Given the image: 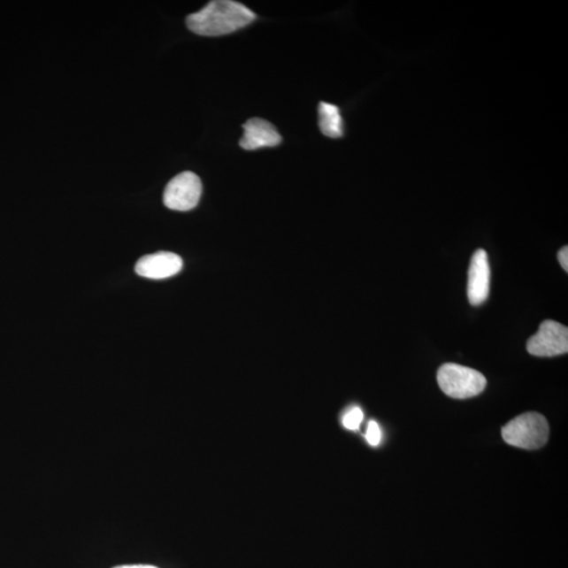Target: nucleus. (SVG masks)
I'll return each instance as SVG.
<instances>
[{
  "mask_svg": "<svg viewBox=\"0 0 568 568\" xmlns=\"http://www.w3.org/2000/svg\"><path fill=\"white\" fill-rule=\"evenodd\" d=\"M364 411L359 408H354L348 411L343 417V426L349 431H357L361 422L364 421Z\"/></svg>",
  "mask_w": 568,
  "mask_h": 568,
  "instance_id": "nucleus-10",
  "label": "nucleus"
},
{
  "mask_svg": "<svg viewBox=\"0 0 568 568\" xmlns=\"http://www.w3.org/2000/svg\"><path fill=\"white\" fill-rule=\"evenodd\" d=\"M527 352L537 357H554L568 352V328L554 320H545L528 339Z\"/></svg>",
  "mask_w": 568,
  "mask_h": 568,
  "instance_id": "nucleus-5",
  "label": "nucleus"
},
{
  "mask_svg": "<svg viewBox=\"0 0 568 568\" xmlns=\"http://www.w3.org/2000/svg\"><path fill=\"white\" fill-rule=\"evenodd\" d=\"M549 426L543 415L530 411L510 420L503 428V437L511 447L538 449L549 441Z\"/></svg>",
  "mask_w": 568,
  "mask_h": 568,
  "instance_id": "nucleus-2",
  "label": "nucleus"
},
{
  "mask_svg": "<svg viewBox=\"0 0 568 568\" xmlns=\"http://www.w3.org/2000/svg\"><path fill=\"white\" fill-rule=\"evenodd\" d=\"M203 194V183L193 172H183L165 187L164 203L166 208L187 211L193 210Z\"/></svg>",
  "mask_w": 568,
  "mask_h": 568,
  "instance_id": "nucleus-4",
  "label": "nucleus"
},
{
  "mask_svg": "<svg viewBox=\"0 0 568 568\" xmlns=\"http://www.w3.org/2000/svg\"><path fill=\"white\" fill-rule=\"evenodd\" d=\"M114 568H158V567H156L153 565L138 564V565H121Z\"/></svg>",
  "mask_w": 568,
  "mask_h": 568,
  "instance_id": "nucleus-13",
  "label": "nucleus"
},
{
  "mask_svg": "<svg viewBox=\"0 0 568 568\" xmlns=\"http://www.w3.org/2000/svg\"><path fill=\"white\" fill-rule=\"evenodd\" d=\"M243 136L241 147L248 151L263 148H274L280 144L282 138L271 122L261 119H252L243 125Z\"/></svg>",
  "mask_w": 568,
  "mask_h": 568,
  "instance_id": "nucleus-8",
  "label": "nucleus"
},
{
  "mask_svg": "<svg viewBox=\"0 0 568 568\" xmlns=\"http://www.w3.org/2000/svg\"><path fill=\"white\" fill-rule=\"evenodd\" d=\"M365 438L367 442H369L372 447H377L381 441L382 434L380 426H378L376 421H371L369 426H367Z\"/></svg>",
  "mask_w": 568,
  "mask_h": 568,
  "instance_id": "nucleus-11",
  "label": "nucleus"
},
{
  "mask_svg": "<svg viewBox=\"0 0 568 568\" xmlns=\"http://www.w3.org/2000/svg\"><path fill=\"white\" fill-rule=\"evenodd\" d=\"M440 388L448 396L467 399L477 396L487 388V378L480 372L456 364H445L437 372Z\"/></svg>",
  "mask_w": 568,
  "mask_h": 568,
  "instance_id": "nucleus-3",
  "label": "nucleus"
},
{
  "mask_svg": "<svg viewBox=\"0 0 568 568\" xmlns=\"http://www.w3.org/2000/svg\"><path fill=\"white\" fill-rule=\"evenodd\" d=\"M491 269L486 250L479 249L473 253L467 282V297L472 305H480L488 297Z\"/></svg>",
  "mask_w": 568,
  "mask_h": 568,
  "instance_id": "nucleus-6",
  "label": "nucleus"
},
{
  "mask_svg": "<svg viewBox=\"0 0 568 568\" xmlns=\"http://www.w3.org/2000/svg\"><path fill=\"white\" fill-rule=\"evenodd\" d=\"M256 19L253 11L232 0H215L188 16L187 25L195 35L221 36L247 27Z\"/></svg>",
  "mask_w": 568,
  "mask_h": 568,
  "instance_id": "nucleus-1",
  "label": "nucleus"
},
{
  "mask_svg": "<svg viewBox=\"0 0 568 568\" xmlns=\"http://www.w3.org/2000/svg\"><path fill=\"white\" fill-rule=\"evenodd\" d=\"M319 112V127L323 135L334 139L342 137L344 134L343 119L337 105L320 103Z\"/></svg>",
  "mask_w": 568,
  "mask_h": 568,
  "instance_id": "nucleus-9",
  "label": "nucleus"
},
{
  "mask_svg": "<svg viewBox=\"0 0 568 568\" xmlns=\"http://www.w3.org/2000/svg\"><path fill=\"white\" fill-rule=\"evenodd\" d=\"M180 256L171 252H158L143 256L137 261L135 272L139 276L149 280H165L178 274L182 270Z\"/></svg>",
  "mask_w": 568,
  "mask_h": 568,
  "instance_id": "nucleus-7",
  "label": "nucleus"
},
{
  "mask_svg": "<svg viewBox=\"0 0 568 568\" xmlns=\"http://www.w3.org/2000/svg\"><path fill=\"white\" fill-rule=\"evenodd\" d=\"M558 260L565 272H568V248L567 246L562 248L558 253Z\"/></svg>",
  "mask_w": 568,
  "mask_h": 568,
  "instance_id": "nucleus-12",
  "label": "nucleus"
}]
</instances>
